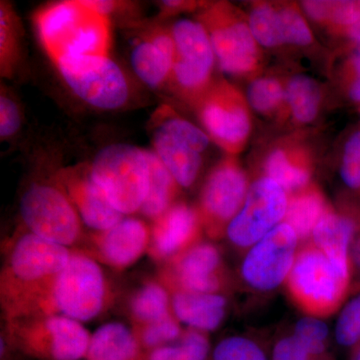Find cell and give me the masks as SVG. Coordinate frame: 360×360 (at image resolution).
<instances>
[{
	"label": "cell",
	"instance_id": "obj_19",
	"mask_svg": "<svg viewBox=\"0 0 360 360\" xmlns=\"http://www.w3.org/2000/svg\"><path fill=\"white\" fill-rule=\"evenodd\" d=\"M56 184L68 196L80 219L96 232L108 231L123 219L105 193L90 175L89 170L66 168L56 176Z\"/></svg>",
	"mask_w": 360,
	"mask_h": 360
},
{
	"label": "cell",
	"instance_id": "obj_24",
	"mask_svg": "<svg viewBox=\"0 0 360 360\" xmlns=\"http://www.w3.org/2000/svg\"><path fill=\"white\" fill-rule=\"evenodd\" d=\"M86 360H148L134 330L120 322L101 326L90 338Z\"/></svg>",
	"mask_w": 360,
	"mask_h": 360
},
{
	"label": "cell",
	"instance_id": "obj_18",
	"mask_svg": "<svg viewBox=\"0 0 360 360\" xmlns=\"http://www.w3.org/2000/svg\"><path fill=\"white\" fill-rule=\"evenodd\" d=\"M150 229L135 217H123L108 231L92 234L90 255L115 269H125L148 251Z\"/></svg>",
	"mask_w": 360,
	"mask_h": 360
},
{
	"label": "cell",
	"instance_id": "obj_1",
	"mask_svg": "<svg viewBox=\"0 0 360 360\" xmlns=\"http://www.w3.org/2000/svg\"><path fill=\"white\" fill-rule=\"evenodd\" d=\"M68 248L32 232L14 243L0 281L6 321L59 314L54 284L70 262Z\"/></svg>",
	"mask_w": 360,
	"mask_h": 360
},
{
	"label": "cell",
	"instance_id": "obj_44",
	"mask_svg": "<svg viewBox=\"0 0 360 360\" xmlns=\"http://www.w3.org/2000/svg\"><path fill=\"white\" fill-rule=\"evenodd\" d=\"M343 37L349 40L352 44L360 45V20L348 30Z\"/></svg>",
	"mask_w": 360,
	"mask_h": 360
},
{
	"label": "cell",
	"instance_id": "obj_45",
	"mask_svg": "<svg viewBox=\"0 0 360 360\" xmlns=\"http://www.w3.org/2000/svg\"><path fill=\"white\" fill-rule=\"evenodd\" d=\"M354 360H360V345H359V348H357L356 354H355Z\"/></svg>",
	"mask_w": 360,
	"mask_h": 360
},
{
	"label": "cell",
	"instance_id": "obj_17",
	"mask_svg": "<svg viewBox=\"0 0 360 360\" xmlns=\"http://www.w3.org/2000/svg\"><path fill=\"white\" fill-rule=\"evenodd\" d=\"M201 229L198 208L175 202L153 220L148 253L156 262L165 264L200 243Z\"/></svg>",
	"mask_w": 360,
	"mask_h": 360
},
{
	"label": "cell",
	"instance_id": "obj_6",
	"mask_svg": "<svg viewBox=\"0 0 360 360\" xmlns=\"http://www.w3.org/2000/svg\"><path fill=\"white\" fill-rule=\"evenodd\" d=\"M7 333L21 352L40 360H79L89 349V331L63 314L6 322Z\"/></svg>",
	"mask_w": 360,
	"mask_h": 360
},
{
	"label": "cell",
	"instance_id": "obj_35",
	"mask_svg": "<svg viewBox=\"0 0 360 360\" xmlns=\"http://www.w3.org/2000/svg\"><path fill=\"white\" fill-rule=\"evenodd\" d=\"M284 45L304 49L314 44V33L310 30L302 7L295 4H277Z\"/></svg>",
	"mask_w": 360,
	"mask_h": 360
},
{
	"label": "cell",
	"instance_id": "obj_28",
	"mask_svg": "<svg viewBox=\"0 0 360 360\" xmlns=\"http://www.w3.org/2000/svg\"><path fill=\"white\" fill-rule=\"evenodd\" d=\"M149 163V189L141 212L155 220L174 205L179 186L153 150H146Z\"/></svg>",
	"mask_w": 360,
	"mask_h": 360
},
{
	"label": "cell",
	"instance_id": "obj_20",
	"mask_svg": "<svg viewBox=\"0 0 360 360\" xmlns=\"http://www.w3.org/2000/svg\"><path fill=\"white\" fill-rule=\"evenodd\" d=\"M175 45L170 30L148 33L132 47L130 63L136 77L153 89L169 82L174 68Z\"/></svg>",
	"mask_w": 360,
	"mask_h": 360
},
{
	"label": "cell",
	"instance_id": "obj_16",
	"mask_svg": "<svg viewBox=\"0 0 360 360\" xmlns=\"http://www.w3.org/2000/svg\"><path fill=\"white\" fill-rule=\"evenodd\" d=\"M160 281L169 292H219L224 285V267L219 250L212 243H196L165 262Z\"/></svg>",
	"mask_w": 360,
	"mask_h": 360
},
{
	"label": "cell",
	"instance_id": "obj_32",
	"mask_svg": "<svg viewBox=\"0 0 360 360\" xmlns=\"http://www.w3.org/2000/svg\"><path fill=\"white\" fill-rule=\"evenodd\" d=\"M20 59V21L13 7L1 1L0 6V68L4 77H11Z\"/></svg>",
	"mask_w": 360,
	"mask_h": 360
},
{
	"label": "cell",
	"instance_id": "obj_42",
	"mask_svg": "<svg viewBox=\"0 0 360 360\" xmlns=\"http://www.w3.org/2000/svg\"><path fill=\"white\" fill-rule=\"evenodd\" d=\"M311 354L295 335L286 336L274 347L272 360H310Z\"/></svg>",
	"mask_w": 360,
	"mask_h": 360
},
{
	"label": "cell",
	"instance_id": "obj_34",
	"mask_svg": "<svg viewBox=\"0 0 360 360\" xmlns=\"http://www.w3.org/2000/svg\"><path fill=\"white\" fill-rule=\"evenodd\" d=\"M132 330L142 350L146 354L174 342L182 335L179 321L174 312L158 321L135 326Z\"/></svg>",
	"mask_w": 360,
	"mask_h": 360
},
{
	"label": "cell",
	"instance_id": "obj_25",
	"mask_svg": "<svg viewBox=\"0 0 360 360\" xmlns=\"http://www.w3.org/2000/svg\"><path fill=\"white\" fill-rule=\"evenodd\" d=\"M290 195L284 222L292 227L298 239H307L331 206L314 184Z\"/></svg>",
	"mask_w": 360,
	"mask_h": 360
},
{
	"label": "cell",
	"instance_id": "obj_4",
	"mask_svg": "<svg viewBox=\"0 0 360 360\" xmlns=\"http://www.w3.org/2000/svg\"><path fill=\"white\" fill-rule=\"evenodd\" d=\"M89 172L116 210L123 215L141 212L149 189L146 150L131 144H110L97 153Z\"/></svg>",
	"mask_w": 360,
	"mask_h": 360
},
{
	"label": "cell",
	"instance_id": "obj_30",
	"mask_svg": "<svg viewBox=\"0 0 360 360\" xmlns=\"http://www.w3.org/2000/svg\"><path fill=\"white\" fill-rule=\"evenodd\" d=\"M129 311L134 326L158 321L172 314V295L161 281H148L132 295Z\"/></svg>",
	"mask_w": 360,
	"mask_h": 360
},
{
	"label": "cell",
	"instance_id": "obj_37",
	"mask_svg": "<svg viewBox=\"0 0 360 360\" xmlns=\"http://www.w3.org/2000/svg\"><path fill=\"white\" fill-rule=\"evenodd\" d=\"M340 172L345 186L360 193V129L352 132L345 142Z\"/></svg>",
	"mask_w": 360,
	"mask_h": 360
},
{
	"label": "cell",
	"instance_id": "obj_38",
	"mask_svg": "<svg viewBox=\"0 0 360 360\" xmlns=\"http://www.w3.org/2000/svg\"><path fill=\"white\" fill-rule=\"evenodd\" d=\"M340 84L348 101L360 104V45L352 44L340 68Z\"/></svg>",
	"mask_w": 360,
	"mask_h": 360
},
{
	"label": "cell",
	"instance_id": "obj_36",
	"mask_svg": "<svg viewBox=\"0 0 360 360\" xmlns=\"http://www.w3.org/2000/svg\"><path fill=\"white\" fill-rule=\"evenodd\" d=\"M335 338L343 347L360 345V293L343 307L336 322Z\"/></svg>",
	"mask_w": 360,
	"mask_h": 360
},
{
	"label": "cell",
	"instance_id": "obj_7",
	"mask_svg": "<svg viewBox=\"0 0 360 360\" xmlns=\"http://www.w3.org/2000/svg\"><path fill=\"white\" fill-rule=\"evenodd\" d=\"M210 141L205 130L170 110L156 112L153 131V153L167 168L180 187L189 188L200 176L202 153Z\"/></svg>",
	"mask_w": 360,
	"mask_h": 360
},
{
	"label": "cell",
	"instance_id": "obj_41",
	"mask_svg": "<svg viewBox=\"0 0 360 360\" xmlns=\"http://www.w3.org/2000/svg\"><path fill=\"white\" fill-rule=\"evenodd\" d=\"M21 125L20 108L13 97L2 89L0 96V137L1 141L18 134Z\"/></svg>",
	"mask_w": 360,
	"mask_h": 360
},
{
	"label": "cell",
	"instance_id": "obj_11",
	"mask_svg": "<svg viewBox=\"0 0 360 360\" xmlns=\"http://www.w3.org/2000/svg\"><path fill=\"white\" fill-rule=\"evenodd\" d=\"M20 215L28 231L63 246L82 238V219L58 184L35 182L21 196Z\"/></svg>",
	"mask_w": 360,
	"mask_h": 360
},
{
	"label": "cell",
	"instance_id": "obj_12",
	"mask_svg": "<svg viewBox=\"0 0 360 360\" xmlns=\"http://www.w3.org/2000/svg\"><path fill=\"white\" fill-rule=\"evenodd\" d=\"M53 295L59 314L79 322L96 319L108 300L103 269L86 253H71L70 262L56 278Z\"/></svg>",
	"mask_w": 360,
	"mask_h": 360
},
{
	"label": "cell",
	"instance_id": "obj_13",
	"mask_svg": "<svg viewBox=\"0 0 360 360\" xmlns=\"http://www.w3.org/2000/svg\"><path fill=\"white\" fill-rule=\"evenodd\" d=\"M245 170L236 156H225L212 168L201 188L200 213L203 229L220 238L245 203L250 187Z\"/></svg>",
	"mask_w": 360,
	"mask_h": 360
},
{
	"label": "cell",
	"instance_id": "obj_33",
	"mask_svg": "<svg viewBox=\"0 0 360 360\" xmlns=\"http://www.w3.org/2000/svg\"><path fill=\"white\" fill-rule=\"evenodd\" d=\"M210 341L205 333L191 328L179 340L148 354V360H206Z\"/></svg>",
	"mask_w": 360,
	"mask_h": 360
},
{
	"label": "cell",
	"instance_id": "obj_43",
	"mask_svg": "<svg viewBox=\"0 0 360 360\" xmlns=\"http://www.w3.org/2000/svg\"><path fill=\"white\" fill-rule=\"evenodd\" d=\"M350 259H352V269L360 276V229L355 234L354 241H352V248H350Z\"/></svg>",
	"mask_w": 360,
	"mask_h": 360
},
{
	"label": "cell",
	"instance_id": "obj_40",
	"mask_svg": "<svg viewBox=\"0 0 360 360\" xmlns=\"http://www.w3.org/2000/svg\"><path fill=\"white\" fill-rule=\"evenodd\" d=\"M293 335L307 347L312 357L321 354L326 350L328 328L317 317L310 316L300 319L296 323Z\"/></svg>",
	"mask_w": 360,
	"mask_h": 360
},
{
	"label": "cell",
	"instance_id": "obj_21",
	"mask_svg": "<svg viewBox=\"0 0 360 360\" xmlns=\"http://www.w3.org/2000/svg\"><path fill=\"white\" fill-rule=\"evenodd\" d=\"M312 168L309 148L296 141H284L270 148L265 156L264 176L292 194L309 186Z\"/></svg>",
	"mask_w": 360,
	"mask_h": 360
},
{
	"label": "cell",
	"instance_id": "obj_15",
	"mask_svg": "<svg viewBox=\"0 0 360 360\" xmlns=\"http://www.w3.org/2000/svg\"><path fill=\"white\" fill-rule=\"evenodd\" d=\"M298 236L286 222L277 225L251 246L241 265V274L255 290L269 291L288 281L295 264Z\"/></svg>",
	"mask_w": 360,
	"mask_h": 360
},
{
	"label": "cell",
	"instance_id": "obj_10",
	"mask_svg": "<svg viewBox=\"0 0 360 360\" xmlns=\"http://www.w3.org/2000/svg\"><path fill=\"white\" fill-rule=\"evenodd\" d=\"M175 45L169 84L176 94L193 104L212 86L217 59L208 33L198 20L182 18L172 30Z\"/></svg>",
	"mask_w": 360,
	"mask_h": 360
},
{
	"label": "cell",
	"instance_id": "obj_2",
	"mask_svg": "<svg viewBox=\"0 0 360 360\" xmlns=\"http://www.w3.org/2000/svg\"><path fill=\"white\" fill-rule=\"evenodd\" d=\"M37 34L56 63L68 56H110V16L84 1H60L35 15Z\"/></svg>",
	"mask_w": 360,
	"mask_h": 360
},
{
	"label": "cell",
	"instance_id": "obj_5",
	"mask_svg": "<svg viewBox=\"0 0 360 360\" xmlns=\"http://www.w3.org/2000/svg\"><path fill=\"white\" fill-rule=\"evenodd\" d=\"M350 277L316 246L309 245L296 255L288 290L300 309L312 316H326L340 307L349 290Z\"/></svg>",
	"mask_w": 360,
	"mask_h": 360
},
{
	"label": "cell",
	"instance_id": "obj_8",
	"mask_svg": "<svg viewBox=\"0 0 360 360\" xmlns=\"http://www.w3.org/2000/svg\"><path fill=\"white\" fill-rule=\"evenodd\" d=\"M205 134L226 155L245 148L252 132V117L246 97L226 80L213 82L193 104Z\"/></svg>",
	"mask_w": 360,
	"mask_h": 360
},
{
	"label": "cell",
	"instance_id": "obj_14",
	"mask_svg": "<svg viewBox=\"0 0 360 360\" xmlns=\"http://www.w3.org/2000/svg\"><path fill=\"white\" fill-rule=\"evenodd\" d=\"M288 205V194L283 187L269 177H259L250 184L243 207L225 233L232 245L251 248L283 224Z\"/></svg>",
	"mask_w": 360,
	"mask_h": 360
},
{
	"label": "cell",
	"instance_id": "obj_9",
	"mask_svg": "<svg viewBox=\"0 0 360 360\" xmlns=\"http://www.w3.org/2000/svg\"><path fill=\"white\" fill-rule=\"evenodd\" d=\"M71 91L92 108L115 110L129 98V85L110 56H68L54 63Z\"/></svg>",
	"mask_w": 360,
	"mask_h": 360
},
{
	"label": "cell",
	"instance_id": "obj_22",
	"mask_svg": "<svg viewBox=\"0 0 360 360\" xmlns=\"http://www.w3.org/2000/svg\"><path fill=\"white\" fill-rule=\"evenodd\" d=\"M360 225L349 213L329 208L312 232L314 245L342 271L352 274L350 248Z\"/></svg>",
	"mask_w": 360,
	"mask_h": 360
},
{
	"label": "cell",
	"instance_id": "obj_23",
	"mask_svg": "<svg viewBox=\"0 0 360 360\" xmlns=\"http://www.w3.org/2000/svg\"><path fill=\"white\" fill-rule=\"evenodd\" d=\"M172 312L179 322L195 330L212 331L224 321L226 300L219 293L177 290L170 292Z\"/></svg>",
	"mask_w": 360,
	"mask_h": 360
},
{
	"label": "cell",
	"instance_id": "obj_29",
	"mask_svg": "<svg viewBox=\"0 0 360 360\" xmlns=\"http://www.w3.org/2000/svg\"><path fill=\"white\" fill-rule=\"evenodd\" d=\"M285 85L281 78L271 75L253 77L245 96L250 110L266 117L286 118Z\"/></svg>",
	"mask_w": 360,
	"mask_h": 360
},
{
	"label": "cell",
	"instance_id": "obj_3",
	"mask_svg": "<svg viewBox=\"0 0 360 360\" xmlns=\"http://www.w3.org/2000/svg\"><path fill=\"white\" fill-rule=\"evenodd\" d=\"M212 42L219 70L234 77H257L262 70V47L253 37L248 15L227 2L207 4L198 13Z\"/></svg>",
	"mask_w": 360,
	"mask_h": 360
},
{
	"label": "cell",
	"instance_id": "obj_39",
	"mask_svg": "<svg viewBox=\"0 0 360 360\" xmlns=\"http://www.w3.org/2000/svg\"><path fill=\"white\" fill-rule=\"evenodd\" d=\"M213 360H267L258 345L245 338H226L215 347Z\"/></svg>",
	"mask_w": 360,
	"mask_h": 360
},
{
	"label": "cell",
	"instance_id": "obj_27",
	"mask_svg": "<svg viewBox=\"0 0 360 360\" xmlns=\"http://www.w3.org/2000/svg\"><path fill=\"white\" fill-rule=\"evenodd\" d=\"M300 6L307 18L335 37H345L347 30L360 20L359 0H307Z\"/></svg>",
	"mask_w": 360,
	"mask_h": 360
},
{
	"label": "cell",
	"instance_id": "obj_31",
	"mask_svg": "<svg viewBox=\"0 0 360 360\" xmlns=\"http://www.w3.org/2000/svg\"><path fill=\"white\" fill-rule=\"evenodd\" d=\"M253 37L259 46L276 49L284 45L281 18L277 4L269 1H257L251 4L248 14Z\"/></svg>",
	"mask_w": 360,
	"mask_h": 360
},
{
	"label": "cell",
	"instance_id": "obj_26",
	"mask_svg": "<svg viewBox=\"0 0 360 360\" xmlns=\"http://www.w3.org/2000/svg\"><path fill=\"white\" fill-rule=\"evenodd\" d=\"M322 89L314 78L305 75H296L286 82V117L290 116L296 125L314 122L321 112Z\"/></svg>",
	"mask_w": 360,
	"mask_h": 360
}]
</instances>
